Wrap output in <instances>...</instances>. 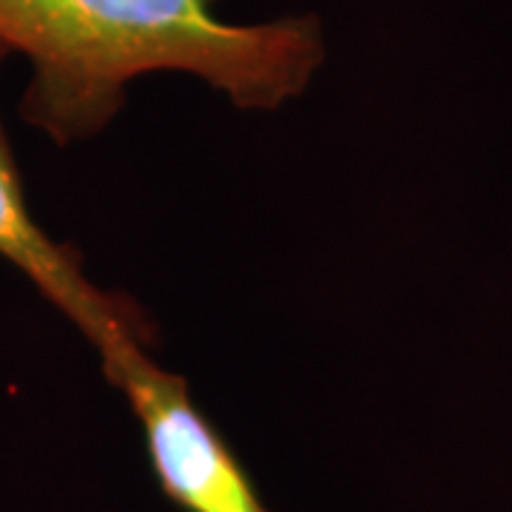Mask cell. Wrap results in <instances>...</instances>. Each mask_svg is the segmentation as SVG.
<instances>
[{
    "label": "cell",
    "mask_w": 512,
    "mask_h": 512,
    "mask_svg": "<svg viewBox=\"0 0 512 512\" xmlns=\"http://www.w3.org/2000/svg\"><path fill=\"white\" fill-rule=\"evenodd\" d=\"M9 49L0 46V63ZM0 256L12 262L37 291L43 293L74 328L80 330L100 353L126 345L151 342V328L140 308L117 293L100 291L83 274L80 259L66 245H57L32 217L18 163L0 123Z\"/></svg>",
    "instance_id": "cell-3"
},
{
    "label": "cell",
    "mask_w": 512,
    "mask_h": 512,
    "mask_svg": "<svg viewBox=\"0 0 512 512\" xmlns=\"http://www.w3.org/2000/svg\"><path fill=\"white\" fill-rule=\"evenodd\" d=\"M220 0H0V46L32 66L23 117L60 146L100 134L128 86L191 74L242 111H274L325 63L313 15L231 23Z\"/></svg>",
    "instance_id": "cell-1"
},
{
    "label": "cell",
    "mask_w": 512,
    "mask_h": 512,
    "mask_svg": "<svg viewBox=\"0 0 512 512\" xmlns=\"http://www.w3.org/2000/svg\"><path fill=\"white\" fill-rule=\"evenodd\" d=\"M100 365L140 421L148 464L174 507L183 512H268L228 441L191 402L183 376L151 362L143 342H126L103 353Z\"/></svg>",
    "instance_id": "cell-2"
}]
</instances>
